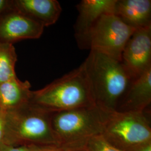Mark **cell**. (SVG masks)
Returning a JSON list of instances; mask_svg holds the SVG:
<instances>
[{
    "instance_id": "cell-1",
    "label": "cell",
    "mask_w": 151,
    "mask_h": 151,
    "mask_svg": "<svg viewBox=\"0 0 151 151\" xmlns=\"http://www.w3.org/2000/svg\"><path fill=\"white\" fill-rule=\"evenodd\" d=\"M30 102L52 113L96 106L84 62L43 88L32 91Z\"/></svg>"
},
{
    "instance_id": "cell-2",
    "label": "cell",
    "mask_w": 151,
    "mask_h": 151,
    "mask_svg": "<svg viewBox=\"0 0 151 151\" xmlns=\"http://www.w3.org/2000/svg\"><path fill=\"white\" fill-rule=\"evenodd\" d=\"M52 114L30 102L6 111L2 143L14 147L59 143L52 126Z\"/></svg>"
},
{
    "instance_id": "cell-3",
    "label": "cell",
    "mask_w": 151,
    "mask_h": 151,
    "mask_svg": "<svg viewBox=\"0 0 151 151\" xmlns=\"http://www.w3.org/2000/svg\"><path fill=\"white\" fill-rule=\"evenodd\" d=\"M96 104L106 110L115 111L132 81L121 62L91 50L84 62Z\"/></svg>"
},
{
    "instance_id": "cell-4",
    "label": "cell",
    "mask_w": 151,
    "mask_h": 151,
    "mask_svg": "<svg viewBox=\"0 0 151 151\" xmlns=\"http://www.w3.org/2000/svg\"><path fill=\"white\" fill-rule=\"evenodd\" d=\"M108 111L96 105L53 113L52 126L58 142H87L101 134Z\"/></svg>"
},
{
    "instance_id": "cell-5",
    "label": "cell",
    "mask_w": 151,
    "mask_h": 151,
    "mask_svg": "<svg viewBox=\"0 0 151 151\" xmlns=\"http://www.w3.org/2000/svg\"><path fill=\"white\" fill-rule=\"evenodd\" d=\"M149 115L148 110L128 112L108 111L101 134L110 144L122 151L151 142Z\"/></svg>"
},
{
    "instance_id": "cell-6",
    "label": "cell",
    "mask_w": 151,
    "mask_h": 151,
    "mask_svg": "<svg viewBox=\"0 0 151 151\" xmlns=\"http://www.w3.org/2000/svg\"><path fill=\"white\" fill-rule=\"evenodd\" d=\"M135 30L113 13L103 15L92 29L90 49L121 62L124 47Z\"/></svg>"
},
{
    "instance_id": "cell-7",
    "label": "cell",
    "mask_w": 151,
    "mask_h": 151,
    "mask_svg": "<svg viewBox=\"0 0 151 151\" xmlns=\"http://www.w3.org/2000/svg\"><path fill=\"white\" fill-rule=\"evenodd\" d=\"M121 62L132 80L151 68V27L135 30L124 47Z\"/></svg>"
},
{
    "instance_id": "cell-8",
    "label": "cell",
    "mask_w": 151,
    "mask_h": 151,
    "mask_svg": "<svg viewBox=\"0 0 151 151\" xmlns=\"http://www.w3.org/2000/svg\"><path fill=\"white\" fill-rule=\"evenodd\" d=\"M116 0H82L77 5L78 15L75 25V37L80 48L90 49L89 38L97 20L107 14H114Z\"/></svg>"
},
{
    "instance_id": "cell-9",
    "label": "cell",
    "mask_w": 151,
    "mask_h": 151,
    "mask_svg": "<svg viewBox=\"0 0 151 151\" xmlns=\"http://www.w3.org/2000/svg\"><path fill=\"white\" fill-rule=\"evenodd\" d=\"M44 29L42 25L12 8L0 19V43L13 44L24 39H38Z\"/></svg>"
},
{
    "instance_id": "cell-10",
    "label": "cell",
    "mask_w": 151,
    "mask_h": 151,
    "mask_svg": "<svg viewBox=\"0 0 151 151\" xmlns=\"http://www.w3.org/2000/svg\"><path fill=\"white\" fill-rule=\"evenodd\" d=\"M151 103V68L131 81L115 111H145Z\"/></svg>"
},
{
    "instance_id": "cell-11",
    "label": "cell",
    "mask_w": 151,
    "mask_h": 151,
    "mask_svg": "<svg viewBox=\"0 0 151 151\" xmlns=\"http://www.w3.org/2000/svg\"><path fill=\"white\" fill-rule=\"evenodd\" d=\"M13 9L44 27L54 24L62 11L57 0H12Z\"/></svg>"
},
{
    "instance_id": "cell-12",
    "label": "cell",
    "mask_w": 151,
    "mask_h": 151,
    "mask_svg": "<svg viewBox=\"0 0 151 151\" xmlns=\"http://www.w3.org/2000/svg\"><path fill=\"white\" fill-rule=\"evenodd\" d=\"M114 14L135 29L151 27V0H116Z\"/></svg>"
},
{
    "instance_id": "cell-13",
    "label": "cell",
    "mask_w": 151,
    "mask_h": 151,
    "mask_svg": "<svg viewBox=\"0 0 151 151\" xmlns=\"http://www.w3.org/2000/svg\"><path fill=\"white\" fill-rule=\"evenodd\" d=\"M28 81L17 77L0 84V109L9 111L29 103L32 91Z\"/></svg>"
},
{
    "instance_id": "cell-14",
    "label": "cell",
    "mask_w": 151,
    "mask_h": 151,
    "mask_svg": "<svg viewBox=\"0 0 151 151\" xmlns=\"http://www.w3.org/2000/svg\"><path fill=\"white\" fill-rule=\"evenodd\" d=\"M17 60L13 44L0 43V84L17 77L15 70Z\"/></svg>"
},
{
    "instance_id": "cell-15",
    "label": "cell",
    "mask_w": 151,
    "mask_h": 151,
    "mask_svg": "<svg viewBox=\"0 0 151 151\" xmlns=\"http://www.w3.org/2000/svg\"><path fill=\"white\" fill-rule=\"evenodd\" d=\"M87 142L31 145L29 146V151H80L85 149Z\"/></svg>"
},
{
    "instance_id": "cell-16",
    "label": "cell",
    "mask_w": 151,
    "mask_h": 151,
    "mask_svg": "<svg viewBox=\"0 0 151 151\" xmlns=\"http://www.w3.org/2000/svg\"><path fill=\"white\" fill-rule=\"evenodd\" d=\"M85 151H122L108 142L101 134L95 135L87 142Z\"/></svg>"
},
{
    "instance_id": "cell-17",
    "label": "cell",
    "mask_w": 151,
    "mask_h": 151,
    "mask_svg": "<svg viewBox=\"0 0 151 151\" xmlns=\"http://www.w3.org/2000/svg\"><path fill=\"white\" fill-rule=\"evenodd\" d=\"M12 9V1L0 0V19L8 11Z\"/></svg>"
},
{
    "instance_id": "cell-18",
    "label": "cell",
    "mask_w": 151,
    "mask_h": 151,
    "mask_svg": "<svg viewBox=\"0 0 151 151\" xmlns=\"http://www.w3.org/2000/svg\"><path fill=\"white\" fill-rule=\"evenodd\" d=\"M6 111L0 109V144L2 143V140L5 133L6 124Z\"/></svg>"
},
{
    "instance_id": "cell-19",
    "label": "cell",
    "mask_w": 151,
    "mask_h": 151,
    "mask_svg": "<svg viewBox=\"0 0 151 151\" xmlns=\"http://www.w3.org/2000/svg\"><path fill=\"white\" fill-rule=\"evenodd\" d=\"M0 151H29V146L14 147L1 143L0 144Z\"/></svg>"
},
{
    "instance_id": "cell-20",
    "label": "cell",
    "mask_w": 151,
    "mask_h": 151,
    "mask_svg": "<svg viewBox=\"0 0 151 151\" xmlns=\"http://www.w3.org/2000/svg\"><path fill=\"white\" fill-rule=\"evenodd\" d=\"M127 151H151V142L135 146Z\"/></svg>"
},
{
    "instance_id": "cell-21",
    "label": "cell",
    "mask_w": 151,
    "mask_h": 151,
    "mask_svg": "<svg viewBox=\"0 0 151 151\" xmlns=\"http://www.w3.org/2000/svg\"><path fill=\"white\" fill-rule=\"evenodd\" d=\"M85 151V149H83V150H80V151Z\"/></svg>"
}]
</instances>
